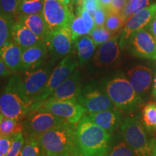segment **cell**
<instances>
[{"instance_id":"obj_1","label":"cell","mask_w":156,"mask_h":156,"mask_svg":"<svg viewBox=\"0 0 156 156\" xmlns=\"http://www.w3.org/2000/svg\"><path fill=\"white\" fill-rule=\"evenodd\" d=\"M111 134L95 124L87 115L76 126V140L82 156H107Z\"/></svg>"},{"instance_id":"obj_2","label":"cell","mask_w":156,"mask_h":156,"mask_svg":"<svg viewBox=\"0 0 156 156\" xmlns=\"http://www.w3.org/2000/svg\"><path fill=\"white\" fill-rule=\"evenodd\" d=\"M32 105L25 91L23 78L18 75L12 76L0 97L1 115L20 121L32 113Z\"/></svg>"},{"instance_id":"obj_3","label":"cell","mask_w":156,"mask_h":156,"mask_svg":"<svg viewBox=\"0 0 156 156\" xmlns=\"http://www.w3.org/2000/svg\"><path fill=\"white\" fill-rule=\"evenodd\" d=\"M76 124L67 122L37 136L46 156H67L78 151Z\"/></svg>"},{"instance_id":"obj_4","label":"cell","mask_w":156,"mask_h":156,"mask_svg":"<svg viewBox=\"0 0 156 156\" xmlns=\"http://www.w3.org/2000/svg\"><path fill=\"white\" fill-rule=\"evenodd\" d=\"M105 89L114 106L123 112H131L142 103L141 96L124 75L109 80Z\"/></svg>"},{"instance_id":"obj_5","label":"cell","mask_w":156,"mask_h":156,"mask_svg":"<svg viewBox=\"0 0 156 156\" xmlns=\"http://www.w3.org/2000/svg\"><path fill=\"white\" fill-rule=\"evenodd\" d=\"M124 141L136 156H153L151 142H148L147 134L138 116L125 119L120 126Z\"/></svg>"},{"instance_id":"obj_6","label":"cell","mask_w":156,"mask_h":156,"mask_svg":"<svg viewBox=\"0 0 156 156\" xmlns=\"http://www.w3.org/2000/svg\"><path fill=\"white\" fill-rule=\"evenodd\" d=\"M77 60L70 54L62 58L52 71L46 86L34 98L32 105V113L40 108L42 103L50 96L51 94L77 69Z\"/></svg>"},{"instance_id":"obj_7","label":"cell","mask_w":156,"mask_h":156,"mask_svg":"<svg viewBox=\"0 0 156 156\" xmlns=\"http://www.w3.org/2000/svg\"><path fill=\"white\" fill-rule=\"evenodd\" d=\"M77 101L88 114L109 110L115 107L106 89L95 83H89L81 86Z\"/></svg>"},{"instance_id":"obj_8","label":"cell","mask_w":156,"mask_h":156,"mask_svg":"<svg viewBox=\"0 0 156 156\" xmlns=\"http://www.w3.org/2000/svg\"><path fill=\"white\" fill-rule=\"evenodd\" d=\"M42 14L49 32L70 27L75 17L73 8L58 0H44Z\"/></svg>"},{"instance_id":"obj_9","label":"cell","mask_w":156,"mask_h":156,"mask_svg":"<svg viewBox=\"0 0 156 156\" xmlns=\"http://www.w3.org/2000/svg\"><path fill=\"white\" fill-rule=\"evenodd\" d=\"M38 109L51 113L74 124H77L86 113L85 109L77 99L70 101H45Z\"/></svg>"},{"instance_id":"obj_10","label":"cell","mask_w":156,"mask_h":156,"mask_svg":"<svg viewBox=\"0 0 156 156\" xmlns=\"http://www.w3.org/2000/svg\"><path fill=\"white\" fill-rule=\"evenodd\" d=\"M124 47L135 56L156 59V38L144 28L134 33L126 41Z\"/></svg>"},{"instance_id":"obj_11","label":"cell","mask_w":156,"mask_h":156,"mask_svg":"<svg viewBox=\"0 0 156 156\" xmlns=\"http://www.w3.org/2000/svg\"><path fill=\"white\" fill-rule=\"evenodd\" d=\"M68 122L67 120L51 113L38 109L29 115L25 124V132L28 135H38Z\"/></svg>"},{"instance_id":"obj_12","label":"cell","mask_w":156,"mask_h":156,"mask_svg":"<svg viewBox=\"0 0 156 156\" xmlns=\"http://www.w3.org/2000/svg\"><path fill=\"white\" fill-rule=\"evenodd\" d=\"M45 42L50 54L55 59L69 55L73 49V44L75 43L69 27L49 32Z\"/></svg>"},{"instance_id":"obj_13","label":"cell","mask_w":156,"mask_h":156,"mask_svg":"<svg viewBox=\"0 0 156 156\" xmlns=\"http://www.w3.org/2000/svg\"><path fill=\"white\" fill-rule=\"evenodd\" d=\"M119 34H116L100 45L93 56V63L99 68H112L119 65L121 47L119 41Z\"/></svg>"},{"instance_id":"obj_14","label":"cell","mask_w":156,"mask_h":156,"mask_svg":"<svg viewBox=\"0 0 156 156\" xmlns=\"http://www.w3.org/2000/svg\"><path fill=\"white\" fill-rule=\"evenodd\" d=\"M51 73V66L40 67L25 73V77L23 79V86L25 93L32 103L35 98L46 86Z\"/></svg>"},{"instance_id":"obj_15","label":"cell","mask_w":156,"mask_h":156,"mask_svg":"<svg viewBox=\"0 0 156 156\" xmlns=\"http://www.w3.org/2000/svg\"><path fill=\"white\" fill-rule=\"evenodd\" d=\"M156 13V4L149 5L146 8L142 9L126 22L120 34L119 45L121 48H124L126 41L134 33L143 29L151 22Z\"/></svg>"},{"instance_id":"obj_16","label":"cell","mask_w":156,"mask_h":156,"mask_svg":"<svg viewBox=\"0 0 156 156\" xmlns=\"http://www.w3.org/2000/svg\"><path fill=\"white\" fill-rule=\"evenodd\" d=\"M81 88L80 74L76 69L46 101L76 100Z\"/></svg>"},{"instance_id":"obj_17","label":"cell","mask_w":156,"mask_h":156,"mask_svg":"<svg viewBox=\"0 0 156 156\" xmlns=\"http://www.w3.org/2000/svg\"><path fill=\"white\" fill-rule=\"evenodd\" d=\"M48 51V46L45 41H41L23 50V70L28 72L41 67L47 57Z\"/></svg>"},{"instance_id":"obj_18","label":"cell","mask_w":156,"mask_h":156,"mask_svg":"<svg viewBox=\"0 0 156 156\" xmlns=\"http://www.w3.org/2000/svg\"><path fill=\"white\" fill-rule=\"evenodd\" d=\"M127 79L139 94L147 92L153 80V72L149 67L137 65L127 72Z\"/></svg>"},{"instance_id":"obj_19","label":"cell","mask_w":156,"mask_h":156,"mask_svg":"<svg viewBox=\"0 0 156 156\" xmlns=\"http://www.w3.org/2000/svg\"><path fill=\"white\" fill-rule=\"evenodd\" d=\"M87 116L95 124L110 134L119 127L121 123V113L118 108H114L103 112L88 114Z\"/></svg>"},{"instance_id":"obj_20","label":"cell","mask_w":156,"mask_h":156,"mask_svg":"<svg viewBox=\"0 0 156 156\" xmlns=\"http://www.w3.org/2000/svg\"><path fill=\"white\" fill-rule=\"evenodd\" d=\"M23 49L13 41H10L0 48L1 58L12 73L23 70Z\"/></svg>"},{"instance_id":"obj_21","label":"cell","mask_w":156,"mask_h":156,"mask_svg":"<svg viewBox=\"0 0 156 156\" xmlns=\"http://www.w3.org/2000/svg\"><path fill=\"white\" fill-rule=\"evenodd\" d=\"M12 41L15 43L24 50L43 41L41 40L24 24L15 20L12 28Z\"/></svg>"},{"instance_id":"obj_22","label":"cell","mask_w":156,"mask_h":156,"mask_svg":"<svg viewBox=\"0 0 156 156\" xmlns=\"http://www.w3.org/2000/svg\"><path fill=\"white\" fill-rule=\"evenodd\" d=\"M15 20L22 23L41 40L45 41V39L49 33V30L42 12L34 15H17L15 17Z\"/></svg>"},{"instance_id":"obj_23","label":"cell","mask_w":156,"mask_h":156,"mask_svg":"<svg viewBox=\"0 0 156 156\" xmlns=\"http://www.w3.org/2000/svg\"><path fill=\"white\" fill-rule=\"evenodd\" d=\"M75 44L78 64L80 66L85 65L94 55L97 46L89 36L80 37L76 41Z\"/></svg>"},{"instance_id":"obj_24","label":"cell","mask_w":156,"mask_h":156,"mask_svg":"<svg viewBox=\"0 0 156 156\" xmlns=\"http://www.w3.org/2000/svg\"><path fill=\"white\" fill-rule=\"evenodd\" d=\"M15 18L1 12L0 14V48L12 41L13 25Z\"/></svg>"},{"instance_id":"obj_25","label":"cell","mask_w":156,"mask_h":156,"mask_svg":"<svg viewBox=\"0 0 156 156\" xmlns=\"http://www.w3.org/2000/svg\"><path fill=\"white\" fill-rule=\"evenodd\" d=\"M24 125L19 120L7 118L1 115L0 118V132L4 135L14 136L24 129Z\"/></svg>"},{"instance_id":"obj_26","label":"cell","mask_w":156,"mask_h":156,"mask_svg":"<svg viewBox=\"0 0 156 156\" xmlns=\"http://www.w3.org/2000/svg\"><path fill=\"white\" fill-rule=\"evenodd\" d=\"M43 5L44 0H21L19 2L17 6L16 16L41 13Z\"/></svg>"},{"instance_id":"obj_27","label":"cell","mask_w":156,"mask_h":156,"mask_svg":"<svg viewBox=\"0 0 156 156\" xmlns=\"http://www.w3.org/2000/svg\"><path fill=\"white\" fill-rule=\"evenodd\" d=\"M20 156H46L36 135H28Z\"/></svg>"},{"instance_id":"obj_28","label":"cell","mask_w":156,"mask_h":156,"mask_svg":"<svg viewBox=\"0 0 156 156\" xmlns=\"http://www.w3.org/2000/svg\"><path fill=\"white\" fill-rule=\"evenodd\" d=\"M69 28L73 35L74 42H75L80 37L90 35L91 33V30L87 27L83 17L79 14H76V16L74 17Z\"/></svg>"},{"instance_id":"obj_29","label":"cell","mask_w":156,"mask_h":156,"mask_svg":"<svg viewBox=\"0 0 156 156\" xmlns=\"http://www.w3.org/2000/svg\"><path fill=\"white\" fill-rule=\"evenodd\" d=\"M142 122L148 130L156 129V103L149 102L142 108Z\"/></svg>"},{"instance_id":"obj_30","label":"cell","mask_w":156,"mask_h":156,"mask_svg":"<svg viewBox=\"0 0 156 156\" xmlns=\"http://www.w3.org/2000/svg\"><path fill=\"white\" fill-rule=\"evenodd\" d=\"M126 23L122 15L108 12L104 25L109 32L114 36L121 29L124 28Z\"/></svg>"},{"instance_id":"obj_31","label":"cell","mask_w":156,"mask_h":156,"mask_svg":"<svg viewBox=\"0 0 156 156\" xmlns=\"http://www.w3.org/2000/svg\"><path fill=\"white\" fill-rule=\"evenodd\" d=\"M90 36L96 46H100L114 36L109 32L105 25H102V26L95 27L91 31Z\"/></svg>"},{"instance_id":"obj_32","label":"cell","mask_w":156,"mask_h":156,"mask_svg":"<svg viewBox=\"0 0 156 156\" xmlns=\"http://www.w3.org/2000/svg\"><path fill=\"white\" fill-rule=\"evenodd\" d=\"M107 156H136L133 151L124 141L116 144L112 149H109Z\"/></svg>"},{"instance_id":"obj_33","label":"cell","mask_w":156,"mask_h":156,"mask_svg":"<svg viewBox=\"0 0 156 156\" xmlns=\"http://www.w3.org/2000/svg\"><path fill=\"white\" fill-rule=\"evenodd\" d=\"M25 142V140L23 132H19L15 134L10 149L6 156H20Z\"/></svg>"},{"instance_id":"obj_34","label":"cell","mask_w":156,"mask_h":156,"mask_svg":"<svg viewBox=\"0 0 156 156\" xmlns=\"http://www.w3.org/2000/svg\"><path fill=\"white\" fill-rule=\"evenodd\" d=\"M18 3V0H0L1 12L15 18Z\"/></svg>"},{"instance_id":"obj_35","label":"cell","mask_w":156,"mask_h":156,"mask_svg":"<svg viewBox=\"0 0 156 156\" xmlns=\"http://www.w3.org/2000/svg\"><path fill=\"white\" fill-rule=\"evenodd\" d=\"M14 136L0 135V156H6L8 153L12 142Z\"/></svg>"},{"instance_id":"obj_36","label":"cell","mask_w":156,"mask_h":156,"mask_svg":"<svg viewBox=\"0 0 156 156\" xmlns=\"http://www.w3.org/2000/svg\"><path fill=\"white\" fill-rule=\"evenodd\" d=\"M108 13V11L102 7H100L98 9V10L93 15L95 27L102 26V25H105Z\"/></svg>"},{"instance_id":"obj_37","label":"cell","mask_w":156,"mask_h":156,"mask_svg":"<svg viewBox=\"0 0 156 156\" xmlns=\"http://www.w3.org/2000/svg\"><path fill=\"white\" fill-rule=\"evenodd\" d=\"M100 7V4L98 0H83L82 3V7L89 12L92 16Z\"/></svg>"},{"instance_id":"obj_38","label":"cell","mask_w":156,"mask_h":156,"mask_svg":"<svg viewBox=\"0 0 156 156\" xmlns=\"http://www.w3.org/2000/svg\"><path fill=\"white\" fill-rule=\"evenodd\" d=\"M128 2L129 0H113L108 12L121 14Z\"/></svg>"},{"instance_id":"obj_39","label":"cell","mask_w":156,"mask_h":156,"mask_svg":"<svg viewBox=\"0 0 156 156\" xmlns=\"http://www.w3.org/2000/svg\"><path fill=\"white\" fill-rule=\"evenodd\" d=\"M12 72L9 68L7 67V65L5 63L2 58H0V75L1 77H7L11 75Z\"/></svg>"},{"instance_id":"obj_40","label":"cell","mask_w":156,"mask_h":156,"mask_svg":"<svg viewBox=\"0 0 156 156\" xmlns=\"http://www.w3.org/2000/svg\"><path fill=\"white\" fill-rule=\"evenodd\" d=\"M149 29L153 36L156 38V13L149 23Z\"/></svg>"},{"instance_id":"obj_41","label":"cell","mask_w":156,"mask_h":156,"mask_svg":"<svg viewBox=\"0 0 156 156\" xmlns=\"http://www.w3.org/2000/svg\"><path fill=\"white\" fill-rule=\"evenodd\" d=\"M99 4H100L101 7H103V8L106 9L108 11L109 8H110L111 5H112L113 0H98Z\"/></svg>"},{"instance_id":"obj_42","label":"cell","mask_w":156,"mask_h":156,"mask_svg":"<svg viewBox=\"0 0 156 156\" xmlns=\"http://www.w3.org/2000/svg\"><path fill=\"white\" fill-rule=\"evenodd\" d=\"M60 2L63 3L64 5L68 6V7L73 8V0H58Z\"/></svg>"},{"instance_id":"obj_43","label":"cell","mask_w":156,"mask_h":156,"mask_svg":"<svg viewBox=\"0 0 156 156\" xmlns=\"http://www.w3.org/2000/svg\"><path fill=\"white\" fill-rule=\"evenodd\" d=\"M151 147L153 156H156V138L151 142Z\"/></svg>"},{"instance_id":"obj_44","label":"cell","mask_w":156,"mask_h":156,"mask_svg":"<svg viewBox=\"0 0 156 156\" xmlns=\"http://www.w3.org/2000/svg\"><path fill=\"white\" fill-rule=\"evenodd\" d=\"M152 95L156 99V73L153 80V91H152Z\"/></svg>"},{"instance_id":"obj_45","label":"cell","mask_w":156,"mask_h":156,"mask_svg":"<svg viewBox=\"0 0 156 156\" xmlns=\"http://www.w3.org/2000/svg\"><path fill=\"white\" fill-rule=\"evenodd\" d=\"M83 0H73V3L76 4V7L77 6H82V3H83Z\"/></svg>"},{"instance_id":"obj_46","label":"cell","mask_w":156,"mask_h":156,"mask_svg":"<svg viewBox=\"0 0 156 156\" xmlns=\"http://www.w3.org/2000/svg\"><path fill=\"white\" fill-rule=\"evenodd\" d=\"M67 156H82V155L80 154V153L79 151H76L74 152V153H71L70 155H67Z\"/></svg>"},{"instance_id":"obj_47","label":"cell","mask_w":156,"mask_h":156,"mask_svg":"<svg viewBox=\"0 0 156 156\" xmlns=\"http://www.w3.org/2000/svg\"><path fill=\"white\" fill-rule=\"evenodd\" d=\"M20 1H21V0H18V2H20Z\"/></svg>"}]
</instances>
